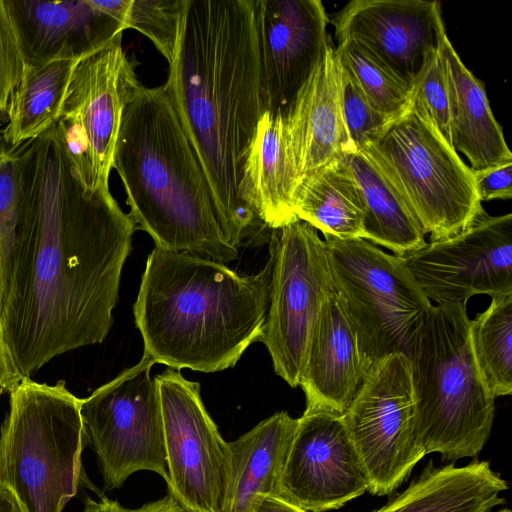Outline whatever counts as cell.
Instances as JSON below:
<instances>
[{
  "label": "cell",
  "instance_id": "cell-1",
  "mask_svg": "<svg viewBox=\"0 0 512 512\" xmlns=\"http://www.w3.org/2000/svg\"><path fill=\"white\" fill-rule=\"evenodd\" d=\"M18 150L19 220L0 324L19 374L31 378L108 336L137 227L109 189L85 191L55 124Z\"/></svg>",
  "mask_w": 512,
  "mask_h": 512
},
{
  "label": "cell",
  "instance_id": "cell-24",
  "mask_svg": "<svg viewBox=\"0 0 512 512\" xmlns=\"http://www.w3.org/2000/svg\"><path fill=\"white\" fill-rule=\"evenodd\" d=\"M296 185L283 117L264 113L244 166L243 198L270 229H275L299 220L293 212Z\"/></svg>",
  "mask_w": 512,
  "mask_h": 512
},
{
  "label": "cell",
  "instance_id": "cell-29",
  "mask_svg": "<svg viewBox=\"0 0 512 512\" xmlns=\"http://www.w3.org/2000/svg\"><path fill=\"white\" fill-rule=\"evenodd\" d=\"M334 52L341 67L379 113L391 119L409 106L413 85L394 74L358 44L341 40Z\"/></svg>",
  "mask_w": 512,
  "mask_h": 512
},
{
  "label": "cell",
  "instance_id": "cell-6",
  "mask_svg": "<svg viewBox=\"0 0 512 512\" xmlns=\"http://www.w3.org/2000/svg\"><path fill=\"white\" fill-rule=\"evenodd\" d=\"M0 428V484L22 512H63L82 480L81 400L65 382L24 378Z\"/></svg>",
  "mask_w": 512,
  "mask_h": 512
},
{
  "label": "cell",
  "instance_id": "cell-12",
  "mask_svg": "<svg viewBox=\"0 0 512 512\" xmlns=\"http://www.w3.org/2000/svg\"><path fill=\"white\" fill-rule=\"evenodd\" d=\"M415 412L409 358L392 353L373 360L341 415L371 494H391L427 455L415 433Z\"/></svg>",
  "mask_w": 512,
  "mask_h": 512
},
{
  "label": "cell",
  "instance_id": "cell-13",
  "mask_svg": "<svg viewBox=\"0 0 512 512\" xmlns=\"http://www.w3.org/2000/svg\"><path fill=\"white\" fill-rule=\"evenodd\" d=\"M155 379L161 400L170 495L185 512H222L230 450L202 402L200 384L171 368Z\"/></svg>",
  "mask_w": 512,
  "mask_h": 512
},
{
  "label": "cell",
  "instance_id": "cell-25",
  "mask_svg": "<svg viewBox=\"0 0 512 512\" xmlns=\"http://www.w3.org/2000/svg\"><path fill=\"white\" fill-rule=\"evenodd\" d=\"M293 212L323 235L364 238V207L345 158L311 172L297 184Z\"/></svg>",
  "mask_w": 512,
  "mask_h": 512
},
{
  "label": "cell",
  "instance_id": "cell-7",
  "mask_svg": "<svg viewBox=\"0 0 512 512\" xmlns=\"http://www.w3.org/2000/svg\"><path fill=\"white\" fill-rule=\"evenodd\" d=\"M361 151L430 241L454 237L484 209L473 170L413 99Z\"/></svg>",
  "mask_w": 512,
  "mask_h": 512
},
{
  "label": "cell",
  "instance_id": "cell-16",
  "mask_svg": "<svg viewBox=\"0 0 512 512\" xmlns=\"http://www.w3.org/2000/svg\"><path fill=\"white\" fill-rule=\"evenodd\" d=\"M368 491L342 416L305 409L298 418L277 495L307 512L339 509Z\"/></svg>",
  "mask_w": 512,
  "mask_h": 512
},
{
  "label": "cell",
  "instance_id": "cell-8",
  "mask_svg": "<svg viewBox=\"0 0 512 512\" xmlns=\"http://www.w3.org/2000/svg\"><path fill=\"white\" fill-rule=\"evenodd\" d=\"M324 243L336 291L365 353L372 360L408 357L432 304L402 259L362 238L325 235Z\"/></svg>",
  "mask_w": 512,
  "mask_h": 512
},
{
  "label": "cell",
  "instance_id": "cell-39",
  "mask_svg": "<svg viewBox=\"0 0 512 512\" xmlns=\"http://www.w3.org/2000/svg\"><path fill=\"white\" fill-rule=\"evenodd\" d=\"M84 512H125L117 502L101 496L99 500L87 497L84 503Z\"/></svg>",
  "mask_w": 512,
  "mask_h": 512
},
{
  "label": "cell",
  "instance_id": "cell-42",
  "mask_svg": "<svg viewBox=\"0 0 512 512\" xmlns=\"http://www.w3.org/2000/svg\"><path fill=\"white\" fill-rule=\"evenodd\" d=\"M1 116H2V113H1V111H0V119H1Z\"/></svg>",
  "mask_w": 512,
  "mask_h": 512
},
{
  "label": "cell",
  "instance_id": "cell-4",
  "mask_svg": "<svg viewBox=\"0 0 512 512\" xmlns=\"http://www.w3.org/2000/svg\"><path fill=\"white\" fill-rule=\"evenodd\" d=\"M112 168L125 188L128 214L155 246L221 263L238 258L164 85L143 87L124 109Z\"/></svg>",
  "mask_w": 512,
  "mask_h": 512
},
{
  "label": "cell",
  "instance_id": "cell-17",
  "mask_svg": "<svg viewBox=\"0 0 512 512\" xmlns=\"http://www.w3.org/2000/svg\"><path fill=\"white\" fill-rule=\"evenodd\" d=\"M329 22L337 42H355L412 85L446 35L437 0H352Z\"/></svg>",
  "mask_w": 512,
  "mask_h": 512
},
{
  "label": "cell",
  "instance_id": "cell-5",
  "mask_svg": "<svg viewBox=\"0 0 512 512\" xmlns=\"http://www.w3.org/2000/svg\"><path fill=\"white\" fill-rule=\"evenodd\" d=\"M470 320L466 303L431 305L408 354L417 439L444 460L476 457L494 420L496 397L475 358Z\"/></svg>",
  "mask_w": 512,
  "mask_h": 512
},
{
  "label": "cell",
  "instance_id": "cell-40",
  "mask_svg": "<svg viewBox=\"0 0 512 512\" xmlns=\"http://www.w3.org/2000/svg\"><path fill=\"white\" fill-rule=\"evenodd\" d=\"M0 512H22L14 494L0 484Z\"/></svg>",
  "mask_w": 512,
  "mask_h": 512
},
{
  "label": "cell",
  "instance_id": "cell-10",
  "mask_svg": "<svg viewBox=\"0 0 512 512\" xmlns=\"http://www.w3.org/2000/svg\"><path fill=\"white\" fill-rule=\"evenodd\" d=\"M137 65L120 35L81 59L71 75L55 126L74 174L89 194L109 189L124 109L144 87Z\"/></svg>",
  "mask_w": 512,
  "mask_h": 512
},
{
  "label": "cell",
  "instance_id": "cell-27",
  "mask_svg": "<svg viewBox=\"0 0 512 512\" xmlns=\"http://www.w3.org/2000/svg\"><path fill=\"white\" fill-rule=\"evenodd\" d=\"M358 186L363 207L365 240L403 257L425 244V234L394 189L361 152L344 156Z\"/></svg>",
  "mask_w": 512,
  "mask_h": 512
},
{
  "label": "cell",
  "instance_id": "cell-18",
  "mask_svg": "<svg viewBox=\"0 0 512 512\" xmlns=\"http://www.w3.org/2000/svg\"><path fill=\"white\" fill-rule=\"evenodd\" d=\"M23 65L57 58L83 59L118 36L124 25L92 0H5Z\"/></svg>",
  "mask_w": 512,
  "mask_h": 512
},
{
  "label": "cell",
  "instance_id": "cell-14",
  "mask_svg": "<svg viewBox=\"0 0 512 512\" xmlns=\"http://www.w3.org/2000/svg\"><path fill=\"white\" fill-rule=\"evenodd\" d=\"M425 296L467 303L477 294H512V214L485 211L458 235L400 257Z\"/></svg>",
  "mask_w": 512,
  "mask_h": 512
},
{
  "label": "cell",
  "instance_id": "cell-19",
  "mask_svg": "<svg viewBox=\"0 0 512 512\" xmlns=\"http://www.w3.org/2000/svg\"><path fill=\"white\" fill-rule=\"evenodd\" d=\"M372 361L360 345L343 298L334 293L320 310L300 377L306 409L342 415Z\"/></svg>",
  "mask_w": 512,
  "mask_h": 512
},
{
  "label": "cell",
  "instance_id": "cell-21",
  "mask_svg": "<svg viewBox=\"0 0 512 512\" xmlns=\"http://www.w3.org/2000/svg\"><path fill=\"white\" fill-rule=\"evenodd\" d=\"M450 98L452 145L472 170L512 162L502 127L494 117L482 82L464 65L447 34L439 45Z\"/></svg>",
  "mask_w": 512,
  "mask_h": 512
},
{
  "label": "cell",
  "instance_id": "cell-38",
  "mask_svg": "<svg viewBox=\"0 0 512 512\" xmlns=\"http://www.w3.org/2000/svg\"><path fill=\"white\" fill-rule=\"evenodd\" d=\"M125 512H185L177 501L169 494L168 496L137 509H125Z\"/></svg>",
  "mask_w": 512,
  "mask_h": 512
},
{
  "label": "cell",
  "instance_id": "cell-26",
  "mask_svg": "<svg viewBox=\"0 0 512 512\" xmlns=\"http://www.w3.org/2000/svg\"><path fill=\"white\" fill-rule=\"evenodd\" d=\"M79 61L57 58L39 65H23L5 112L8 122L1 135L7 144L16 147L36 139L57 122Z\"/></svg>",
  "mask_w": 512,
  "mask_h": 512
},
{
  "label": "cell",
  "instance_id": "cell-37",
  "mask_svg": "<svg viewBox=\"0 0 512 512\" xmlns=\"http://www.w3.org/2000/svg\"><path fill=\"white\" fill-rule=\"evenodd\" d=\"M255 512H307L306 510L286 501L277 494L265 497Z\"/></svg>",
  "mask_w": 512,
  "mask_h": 512
},
{
  "label": "cell",
  "instance_id": "cell-11",
  "mask_svg": "<svg viewBox=\"0 0 512 512\" xmlns=\"http://www.w3.org/2000/svg\"><path fill=\"white\" fill-rule=\"evenodd\" d=\"M154 361L143 354L133 367L81 400L86 443L96 453L104 487H121L135 472L159 474L166 483L164 427Z\"/></svg>",
  "mask_w": 512,
  "mask_h": 512
},
{
  "label": "cell",
  "instance_id": "cell-2",
  "mask_svg": "<svg viewBox=\"0 0 512 512\" xmlns=\"http://www.w3.org/2000/svg\"><path fill=\"white\" fill-rule=\"evenodd\" d=\"M166 92L206 176L227 241L268 244L272 229L243 198L244 166L264 114L253 0H187Z\"/></svg>",
  "mask_w": 512,
  "mask_h": 512
},
{
  "label": "cell",
  "instance_id": "cell-9",
  "mask_svg": "<svg viewBox=\"0 0 512 512\" xmlns=\"http://www.w3.org/2000/svg\"><path fill=\"white\" fill-rule=\"evenodd\" d=\"M268 307L260 341L274 371L299 386L309 340L323 304L336 293L324 240L302 220L272 229Z\"/></svg>",
  "mask_w": 512,
  "mask_h": 512
},
{
  "label": "cell",
  "instance_id": "cell-23",
  "mask_svg": "<svg viewBox=\"0 0 512 512\" xmlns=\"http://www.w3.org/2000/svg\"><path fill=\"white\" fill-rule=\"evenodd\" d=\"M508 484L489 462L426 466L402 493L374 512H491Z\"/></svg>",
  "mask_w": 512,
  "mask_h": 512
},
{
  "label": "cell",
  "instance_id": "cell-30",
  "mask_svg": "<svg viewBox=\"0 0 512 512\" xmlns=\"http://www.w3.org/2000/svg\"><path fill=\"white\" fill-rule=\"evenodd\" d=\"M18 146L7 144L0 134V316L11 272L21 195Z\"/></svg>",
  "mask_w": 512,
  "mask_h": 512
},
{
  "label": "cell",
  "instance_id": "cell-15",
  "mask_svg": "<svg viewBox=\"0 0 512 512\" xmlns=\"http://www.w3.org/2000/svg\"><path fill=\"white\" fill-rule=\"evenodd\" d=\"M264 113L284 117L331 42L320 0H253Z\"/></svg>",
  "mask_w": 512,
  "mask_h": 512
},
{
  "label": "cell",
  "instance_id": "cell-20",
  "mask_svg": "<svg viewBox=\"0 0 512 512\" xmlns=\"http://www.w3.org/2000/svg\"><path fill=\"white\" fill-rule=\"evenodd\" d=\"M334 48L330 42L283 117L297 184L311 172L356 151L342 114L339 63Z\"/></svg>",
  "mask_w": 512,
  "mask_h": 512
},
{
  "label": "cell",
  "instance_id": "cell-32",
  "mask_svg": "<svg viewBox=\"0 0 512 512\" xmlns=\"http://www.w3.org/2000/svg\"><path fill=\"white\" fill-rule=\"evenodd\" d=\"M413 99L423 108L438 132L452 145L449 90L439 48L430 53L413 83Z\"/></svg>",
  "mask_w": 512,
  "mask_h": 512
},
{
  "label": "cell",
  "instance_id": "cell-41",
  "mask_svg": "<svg viewBox=\"0 0 512 512\" xmlns=\"http://www.w3.org/2000/svg\"><path fill=\"white\" fill-rule=\"evenodd\" d=\"M496 512H511V510L509 508H503V509H500Z\"/></svg>",
  "mask_w": 512,
  "mask_h": 512
},
{
  "label": "cell",
  "instance_id": "cell-35",
  "mask_svg": "<svg viewBox=\"0 0 512 512\" xmlns=\"http://www.w3.org/2000/svg\"><path fill=\"white\" fill-rule=\"evenodd\" d=\"M480 201L512 198V162L482 170H473Z\"/></svg>",
  "mask_w": 512,
  "mask_h": 512
},
{
  "label": "cell",
  "instance_id": "cell-22",
  "mask_svg": "<svg viewBox=\"0 0 512 512\" xmlns=\"http://www.w3.org/2000/svg\"><path fill=\"white\" fill-rule=\"evenodd\" d=\"M297 424L298 418L277 412L228 442L230 470L222 512H255L265 497L277 494Z\"/></svg>",
  "mask_w": 512,
  "mask_h": 512
},
{
  "label": "cell",
  "instance_id": "cell-36",
  "mask_svg": "<svg viewBox=\"0 0 512 512\" xmlns=\"http://www.w3.org/2000/svg\"><path fill=\"white\" fill-rule=\"evenodd\" d=\"M23 379L5 343L0 324V396L10 393Z\"/></svg>",
  "mask_w": 512,
  "mask_h": 512
},
{
  "label": "cell",
  "instance_id": "cell-34",
  "mask_svg": "<svg viewBox=\"0 0 512 512\" xmlns=\"http://www.w3.org/2000/svg\"><path fill=\"white\" fill-rule=\"evenodd\" d=\"M23 71L17 36L5 3L0 0V111L5 113L9 99Z\"/></svg>",
  "mask_w": 512,
  "mask_h": 512
},
{
  "label": "cell",
  "instance_id": "cell-28",
  "mask_svg": "<svg viewBox=\"0 0 512 512\" xmlns=\"http://www.w3.org/2000/svg\"><path fill=\"white\" fill-rule=\"evenodd\" d=\"M473 350L495 397L512 393V294L492 297L490 306L470 320Z\"/></svg>",
  "mask_w": 512,
  "mask_h": 512
},
{
  "label": "cell",
  "instance_id": "cell-3",
  "mask_svg": "<svg viewBox=\"0 0 512 512\" xmlns=\"http://www.w3.org/2000/svg\"><path fill=\"white\" fill-rule=\"evenodd\" d=\"M269 278L268 262L241 275L224 263L155 246L133 308L144 354L177 371L234 367L262 338Z\"/></svg>",
  "mask_w": 512,
  "mask_h": 512
},
{
  "label": "cell",
  "instance_id": "cell-31",
  "mask_svg": "<svg viewBox=\"0 0 512 512\" xmlns=\"http://www.w3.org/2000/svg\"><path fill=\"white\" fill-rule=\"evenodd\" d=\"M187 0H132L126 29L148 37L170 65L182 34Z\"/></svg>",
  "mask_w": 512,
  "mask_h": 512
},
{
  "label": "cell",
  "instance_id": "cell-33",
  "mask_svg": "<svg viewBox=\"0 0 512 512\" xmlns=\"http://www.w3.org/2000/svg\"><path fill=\"white\" fill-rule=\"evenodd\" d=\"M339 63V62H338ZM342 114L352 144L357 151L371 142L390 119L368 101L351 76L339 64Z\"/></svg>",
  "mask_w": 512,
  "mask_h": 512
}]
</instances>
